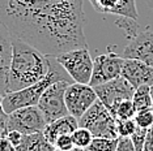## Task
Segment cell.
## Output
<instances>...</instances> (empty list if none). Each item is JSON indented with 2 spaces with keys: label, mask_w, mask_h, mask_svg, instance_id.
I'll return each instance as SVG.
<instances>
[{
  "label": "cell",
  "mask_w": 153,
  "mask_h": 151,
  "mask_svg": "<svg viewBox=\"0 0 153 151\" xmlns=\"http://www.w3.org/2000/svg\"><path fill=\"white\" fill-rule=\"evenodd\" d=\"M68 81H58L53 84L46 91L42 94L37 107L42 112L47 124L55 121V120L64 117L68 115L67 107H65L64 94L68 85Z\"/></svg>",
  "instance_id": "obj_7"
},
{
  "label": "cell",
  "mask_w": 153,
  "mask_h": 151,
  "mask_svg": "<svg viewBox=\"0 0 153 151\" xmlns=\"http://www.w3.org/2000/svg\"><path fill=\"white\" fill-rule=\"evenodd\" d=\"M123 63H124V57L114 52L103 54L97 56L93 60V72L89 86L96 87L98 85L106 84V82L111 80H115V78L120 77Z\"/></svg>",
  "instance_id": "obj_9"
},
{
  "label": "cell",
  "mask_w": 153,
  "mask_h": 151,
  "mask_svg": "<svg viewBox=\"0 0 153 151\" xmlns=\"http://www.w3.org/2000/svg\"><path fill=\"white\" fill-rule=\"evenodd\" d=\"M0 22L48 56L88 48L82 0H0Z\"/></svg>",
  "instance_id": "obj_1"
},
{
  "label": "cell",
  "mask_w": 153,
  "mask_h": 151,
  "mask_svg": "<svg viewBox=\"0 0 153 151\" xmlns=\"http://www.w3.org/2000/svg\"><path fill=\"white\" fill-rule=\"evenodd\" d=\"M84 151H89V150H86V149H85V150H84Z\"/></svg>",
  "instance_id": "obj_33"
},
{
  "label": "cell",
  "mask_w": 153,
  "mask_h": 151,
  "mask_svg": "<svg viewBox=\"0 0 153 151\" xmlns=\"http://www.w3.org/2000/svg\"><path fill=\"white\" fill-rule=\"evenodd\" d=\"M79 128V121L77 119H75L74 116L67 115L64 117H60L55 121L50 122L46 125V128L43 130V136L51 145H54L60 136L64 134H72L76 129Z\"/></svg>",
  "instance_id": "obj_15"
},
{
  "label": "cell",
  "mask_w": 153,
  "mask_h": 151,
  "mask_svg": "<svg viewBox=\"0 0 153 151\" xmlns=\"http://www.w3.org/2000/svg\"><path fill=\"white\" fill-rule=\"evenodd\" d=\"M122 56L143 61L153 68V30L145 29L132 35Z\"/></svg>",
  "instance_id": "obj_10"
},
{
  "label": "cell",
  "mask_w": 153,
  "mask_h": 151,
  "mask_svg": "<svg viewBox=\"0 0 153 151\" xmlns=\"http://www.w3.org/2000/svg\"><path fill=\"white\" fill-rule=\"evenodd\" d=\"M145 3H147V5L153 11V0H145Z\"/></svg>",
  "instance_id": "obj_30"
},
{
  "label": "cell",
  "mask_w": 153,
  "mask_h": 151,
  "mask_svg": "<svg viewBox=\"0 0 153 151\" xmlns=\"http://www.w3.org/2000/svg\"><path fill=\"white\" fill-rule=\"evenodd\" d=\"M97 94L98 100L103 103V106L110 109L114 103L124 100V99H132L135 89L130 85V82L126 81L123 77H118L115 80H111L106 84L98 85L93 87Z\"/></svg>",
  "instance_id": "obj_11"
},
{
  "label": "cell",
  "mask_w": 153,
  "mask_h": 151,
  "mask_svg": "<svg viewBox=\"0 0 153 151\" xmlns=\"http://www.w3.org/2000/svg\"><path fill=\"white\" fill-rule=\"evenodd\" d=\"M7 138H8V141L12 143L15 147H17L21 143V141L24 138V134H21L20 132H17V130H9V132H7L4 134Z\"/></svg>",
  "instance_id": "obj_27"
},
{
  "label": "cell",
  "mask_w": 153,
  "mask_h": 151,
  "mask_svg": "<svg viewBox=\"0 0 153 151\" xmlns=\"http://www.w3.org/2000/svg\"><path fill=\"white\" fill-rule=\"evenodd\" d=\"M12 56V35L0 22V94H7V80Z\"/></svg>",
  "instance_id": "obj_14"
},
{
  "label": "cell",
  "mask_w": 153,
  "mask_h": 151,
  "mask_svg": "<svg viewBox=\"0 0 153 151\" xmlns=\"http://www.w3.org/2000/svg\"><path fill=\"white\" fill-rule=\"evenodd\" d=\"M118 146V138H97L93 137L92 142L86 150L89 151H115Z\"/></svg>",
  "instance_id": "obj_19"
},
{
  "label": "cell",
  "mask_w": 153,
  "mask_h": 151,
  "mask_svg": "<svg viewBox=\"0 0 153 151\" xmlns=\"http://www.w3.org/2000/svg\"><path fill=\"white\" fill-rule=\"evenodd\" d=\"M137 125L134 119H127V120H117V133L118 137H127L130 138L132 133L136 130Z\"/></svg>",
  "instance_id": "obj_21"
},
{
  "label": "cell",
  "mask_w": 153,
  "mask_h": 151,
  "mask_svg": "<svg viewBox=\"0 0 153 151\" xmlns=\"http://www.w3.org/2000/svg\"><path fill=\"white\" fill-rule=\"evenodd\" d=\"M93 8L100 13L117 15L126 18L136 20L139 12L135 0H89Z\"/></svg>",
  "instance_id": "obj_13"
},
{
  "label": "cell",
  "mask_w": 153,
  "mask_h": 151,
  "mask_svg": "<svg viewBox=\"0 0 153 151\" xmlns=\"http://www.w3.org/2000/svg\"><path fill=\"white\" fill-rule=\"evenodd\" d=\"M120 76L130 82L134 89H137L143 85L151 86L153 84V68L139 60L124 59Z\"/></svg>",
  "instance_id": "obj_12"
},
{
  "label": "cell",
  "mask_w": 153,
  "mask_h": 151,
  "mask_svg": "<svg viewBox=\"0 0 153 151\" xmlns=\"http://www.w3.org/2000/svg\"><path fill=\"white\" fill-rule=\"evenodd\" d=\"M134 120L139 128L149 129L151 126H153V109L136 112V115L134 116Z\"/></svg>",
  "instance_id": "obj_22"
},
{
  "label": "cell",
  "mask_w": 153,
  "mask_h": 151,
  "mask_svg": "<svg viewBox=\"0 0 153 151\" xmlns=\"http://www.w3.org/2000/svg\"><path fill=\"white\" fill-rule=\"evenodd\" d=\"M47 122L42 112L37 106L19 108L8 115L5 133L9 130H17L24 136L42 133L46 128Z\"/></svg>",
  "instance_id": "obj_6"
},
{
  "label": "cell",
  "mask_w": 153,
  "mask_h": 151,
  "mask_svg": "<svg viewBox=\"0 0 153 151\" xmlns=\"http://www.w3.org/2000/svg\"><path fill=\"white\" fill-rule=\"evenodd\" d=\"M0 151H16V147L9 142L5 136H0Z\"/></svg>",
  "instance_id": "obj_29"
},
{
  "label": "cell",
  "mask_w": 153,
  "mask_h": 151,
  "mask_svg": "<svg viewBox=\"0 0 153 151\" xmlns=\"http://www.w3.org/2000/svg\"><path fill=\"white\" fill-rule=\"evenodd\" d=\"M16 151H55L54 145H51L45 138L43 133H36V134L24 136Z\"/></svg>",
  "instance_id": "obj_16"
},
{
  "label": "cell",
  "mask_w": 153,
  "mask_h": 151,
  "mask_svg": "<svg viewBox=\"0 0 153 151\" xmlns=\"http://www.w3.org/2000/svg\"><path fill=\"white\" fill-rule=\"evenodd\" d=\"M54 147H55V150H59V151H68V150L74 149L75 143H74V139H72V134L60 136L55 141Z\"/></svg>",
  "instance_id": "obj_24"
},
{
  "label": "cell",
  "mask_w": 153,
  "mask_h": 151,
  "mask_svg": "<svg viewBox=\"0 0 153 151\" xmlns=\"http://www.w3.org/2000/svg\"><path fill=\"white\" fill-rule=\"evenodd\" d=\"M55 151H59V150H55ZM68 151H84L82 149H80V147H74V149H71V150H68Z\"/></svg>",
  "instance_id": "obj_31"
},
{
  "label": "cell",
  "mask_w": 153,
  "mask_h": 151,
  "mask_svg": "<svg viewBox=\"0 0 153 151\" xmlns=\"http://www.w3.org/2000/svg\"><path fill=\"white\" fill-rule=\"evenodd\" d=\"M72 139H74V143H75L76 147H80V149L85 150V149H88L90 142H92L93 134L88 129L80 128L79 126V128L72 133Z\"/></svg>",
  "instance_id": "obj_20"
},
{
  "label": "cell",
  "mask_w": 153,
  "mask_h": 151,
  "mask_svg": "<svg viewBox=\"0 0 153 151\" xmlns=\"http://www.w3.org/2000/svg\"><path fill=\"white\" fill-rule=\"evenodd\" d=\"M3 97H4V95L0 94V136L5 134L7 121H8V113L3 108Z\"/></svg>",
  "instance_id": "obj_25"
},
{
  "label": "cell",
  "mask_w": 153,
  "mask_h": 151,
  "mask_svg": "<svg viewBox=\"0 0 153 151\" xmlns=\"http://www.w3.org/2000/svg\"><path fill=\"white\" fill-rule=\"evenodd\" d=\"M58 81H68L71 84L74 82L72 78L68 76V73L64 70V68L56 61L55 56H50V59H48V72L45 76V78H42L39 82L32 85V86L22 89V90L5 94L3 97V108L9 115L11 112L16 111L19 108L37 106L43 92Z\"/></svg>",
  "instance_id": "obj_3"
},
{
  "label": "cell",
  "mask_w": 153,
  "mask_h": 151,
  "mask_svg": "<svg viewBox=\"0 0 153 151\" xmlns=\"http://www.w3.org/2000/svg\"><path fill=\"white\" fill-rule=\"evenodd\" d=\"M147 132L148 129H144V128H136L132 136L130 137L132 145H134L135 150L136 151H143V147H144V142H145V137H147Z\"/></svg>",
  "instance_id": "obj_23"
},
{
  "label": "cell",
  "mask_w": 153,
  "mask_h": 151,
  "mask_svg": "<svg viewBox=\"0 0 153 151\" xmlns=\"http://www.w3.org/2000/svg\"><path fill=\"white\" fill-rule=\"evenodd\" d=\"M109 111L117 120L134 119V116L136 115V109L134 107L132 99H124V100H119L114 103Z\"/></svg>",
  "instance_id": "obj_18"
},
{
  "label": "cell",
  "mask_w": 153,
  "mask_h": 151,
  "mask_svg": "<svg viewBox=\"0 0 153 151\" xmlns=\"http://www.w3.org/2000/svg\"><path fill=\"white\" fill-rule=\"evenodd\" d=\"M132 103L136 112L152 109V97H151V86L149 85H143V86L135 89Z\"/></svg>",
  "instance_id": "obj_17"
},
{
  "label": "cell",
  "mask_w": 153,
  "mask_h": 151,
  "mask_svg": "<svg viewBox=\"0 0 153 151\" xmlns=\"http://www.w3.org/2000/svg\"><path fill=\"white\" fill-rule=\"evenodd\" d=\"M77 121L80 128L88 129L93 137L113 139L119 138L117 133V119L98 99Z\"/></svg>",
  "instance_id": "obj_4"
},
{
  "label": "cell",
  "mask_w": 153,
  "mask_h": 151,
  "mask_svg": "<svg viewBox=\"0 0 153 151\" xmlns=\"http://www.w3.org/2000/svg\"><path fill=\"white\" fill-rule=\"evenodd\" d=\"M143 151H153V126H151L147 132V137H145Z\"/></svg>",
  "instance_id": "obj_28"
},
{
  "label": "cell",
  "mask_w": 153,
  "mask_h": 151,
  "mask_svg": "<svg viewBox=\"0 0 153 151\" xmlns=\"http://www.w3.org/2000/svg\"><path fill=\"white\" fill-rule=\"evenodd\" d=\"M151 97H152V109H153V84L151 85Z\"/></svg>",
  "instance_id": "obj_32"
},
{
  "label": "cell",
  "mask_w": 153,
  "mask_h": 151,
  "mask_svg": "<svg viewBox=\"0 0 153 151\" xmlns=\"http://www.w3.org/2000/svg\"><path fill=\"white\" fill-rule=\"evenodd\" d=\"M115 151H136V150H135L130 138H127V137H119Z\"/></svg>",
  "instance_id": "obj_26"
},
{
  "label": "cell",
  "mask_w": 153,
  "mask_h": 151,
  "mask_svg": "<svg viewBox=\"0 0 153 151\" xmlns=\"http://www.w3.org/2000/svg\"><path fill=\"white\" fill-rule=\"evenodd\" d=\"M55 59L64 68V70L74 82L89 85L93 72V59L88 48H75L65 51L55 56Z\"/></svg>",
  "instance_id": "obj_5"
},
{
  "label": "cell",
  "mask_w": 153,
  "mask_h": 151,
  "mask_svg": "<svg viewBox=\"0 0 153 151\" xmlns=\"http://www.w3.org/2000/svg\"><path fill=\"white\" fill-rule=\"evenodd\" d=\"M97 99H98L97 94L92 86L84 84H76V82L68 85L64 94L68 115L74 116L77 120L94 104Z\"/></svg>",
  "instance_id": "obj_8"
},
{
  "label": "cell",
  "mask_w": 153,
  "mask_h": 151,
  "mask_svg": "<svg viewBox=\"0 0 153 151\" xmlns=\"http://www.w3.org/2000/svg\"><path fill=\"white\" fill-rule=\"evenodd\" d=\"M50 56L32 44L12 37V56L7 80V94L39 82L48 72Z\"/></svg>",
  "instance_id": "obj_2"
}]
</instances>
